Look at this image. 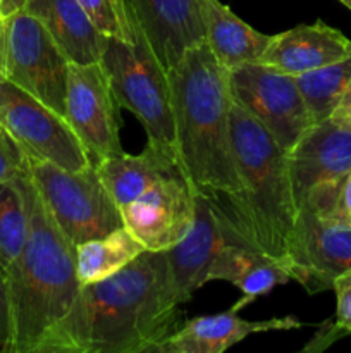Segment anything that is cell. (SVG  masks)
<instances>
[{"label":"cell","mask_w":351,"mask_h":353,"mask_svg":"<svg viewBox=\"0 0 351 353\" xmlns=\"http://www.w3.org/2000/svg\"><path fill=\"white\" fill-rule=\"evenodd\" d=\"M181 319L165 250H145L116 274L81 286L36 353H155Z\"/></svg>","instance_id":"cell-1"},{"label":"cell","mask_w":351,"mask_h":353,"mask_svg":"<svg viewBox=\"0 0 351 353\" xmlns=\"http://www.w3.org/2000/svg\"><path fill=\"white\" fill-rule=\"evenodd\" d=\"M167 76L179 171L195 193L212 202L236 196L243 181L233 145L229 71L200 43L189 48Z\"/></svg>","instance_id":"cell-2"},{"label":"cell","mask_w":351,"mask_h":353,"mask_svg":"<svg viewBox=\"0 0 351 353\" xmlns=\"http://www.w3.org/2000/svg\"><path fill=\"white\" fill-rule=\"evenodd\" d=\"M16 181L26 202L28 236L6 271L10 307L6 353H36L45 336L67 316L81 285L76 245L54 223L30 174Z\"/></svg>","instance_id":"cell-3"},{"label":"cell","mask_w":351,"mask_h":353,"mask_svg":"<svg viewBox=\"0 0 351 353\" xmlns=\"http://www.w3.org/2000/svg\"><path fill=\"white\" fill-rule=\"evenodd\" d=\"M231 128L243 190L212 203L233 243L248 245L282 262L298 212L288 154L236 100L231 107Z\"/></svg>","instance_id":"cell-4"},{"label":"cell","mask_w":351,"mask_h":353,"mask_svg":"<svg viewBox=\"0 0 351 353\" xmlns=\"http://www.w3.org/2000/svg\"><path fill=\"white\" fill-rule=\"evenodd\" d=\"M114 100L140 119L150 143L176 157L174 116L169 76L147 41L107 37L102 59ZM178 161V159H176Z\"/></svg>","instance_id":"cell-5"},{"label":"cell","mask_w":351,"mask_h":353,"mask_svg":"<svg viewBox=\"0 0 351 353\" xmlns=\"http://www.w3.org/2000/svg\"><path fill=\"white\" fill-rule=\"evenodd\" d=\"M28 174L54 223L74 245L124 226L119 207L93 164L67 171L28 157Z\"/></svg>","instance_id":"cell-6"},{"label":"cell","mask_w":351,"mask_h":353,"mask_svg":"<svg viewBox=\"0 0 351 353\" xmlns=\"http://www.w3.org/2000/svg\"><path fill=\"white\" fill-rule=\"evenodd\" d=\"M296 207L334 217L344 179L351 172V119L336 112L312 124L288 152Z\"/></svg>","instance_id":"cell-7"},{"label":"cell","mask_w":351,"mask_h":353,"mask_svg":"<svg viewBox=\"0 0 351 353\" xmlns=\"http://www.w3.org/2000/svg\"><path fill=\"white\" fill-rule=\"evenodd\" d=\"M69 59L26 10L0 19V74L65 119Z\"/></svg>","instance_id":"cell-8"},{"label":"cell","mask_w":351,"mask_h":353,"mask_svg":"<svg viewBox=\"0 0 351 353\" xmlns=\"http://www.w3.org/2000/svg\"><path fill=\"white\" fill-rule=\"evenodd\" d=\"M0 123L24 154L67 171L92 164L67 121L0 74Z\"/></svg>","instance_id":"cell-9"},{"label":"cell","mask_w":351,"mask_h":353,"mask_svg":"<svg viewBox=\"0 0 351 353\" xmlns=\"http://www.w3.org/2000/svg\"><path fill=\"white\" fill-rule=\"evenodd\" d=\"M282 264L310 295L329 292L351 269V223L299 207Z\"/></svg>","instance_id":"cell-10"},{"label":"cell","mask_w":351,"mask_h":353,"mask_svg":"<svg viewBox=\"0 0 351 353\" xmlns=\"http://www.w3.org/2000/svg\"><path fill=\"white\" fill-rule=\"evenodd\" d=\"M234 100L248 110L288 154L313 124L295 76L262 62L229 71Z\"/></svg>","instance_id":"cell-11"},{"label":"cell","mask_w":351,"mask_h":353,"mask_svg":"<svg viewBox=\"0 0 351 353\" xmlns=\"http://www.w3.org/2000/svg\"><path fill=\"white\" fill-rule=\"evenodd\" d=\"M65 121L93 165L124 154L116 119V100L102 62L69 64Z\"/></svg>","instance_id":"cell-12"},{"label":"cell","mask_w":351,"mask_h":353,"mask_svg":"<svg viewBox=\"0 0 351 353\" xmlns=\"http://www.w3.org/2000/svg\"><path fill=\"white\" fill-rule=\"evenodd\" d=\"M195 196L182 172H172L120 209L123 223L147 250H167L191 230Z\"/></svg>","instance_id":"cell-13"},{"label":"cell","mask_w":351,"mask_h":353,"mask_svg":"<svg viewBox=\"0 0 351 353\" xmlns=\"http://www.w3.org/2000/svg\"><path fill=\"white\" fill-rule=\"evenodd\" d=\"M134 34L141 37L165 72L189 48L205 43L202 0H124Z\"/></svg>","instance_id":"cell-14"},{"label":"cell","mask_w":351,"mask_h":353,"mask_svg":"<svg viewBox=\"0 0 351 353\" xmlns=\"http://www.w3.org/2000/svg\"><path fill=\"white\" fill-rule=\"evenodd\" d=\"M227 243L233 241L215 205L205 195L196 193L191 230L178 245L165 250L172 293L179 305L189 302L193 293L206 285L210 265Z\"/></svg>","instance_id":"cell-15"},{"label":"cell","mask_w":351,"mask_h":353,"mask_svg":"<svg viewBox=\"0 0 351 353\" xmlns=\"http://www.w3.org/2000/svg\"><path fill=\"white\" fill-rule=\"evenodd\" d=\"M248 303L250 300L243 299L226 312L193 317L165 338L155 348V353H222L251 334L299 330L305 326L292 316L265 321L241 319L237 310Z\"/></svg>","instance_id":"cell-16"},{"label":"cell","mask_w":351,"mask_h":353,"mask_svg":"<svg viewBox=\"0 0 351 353\" xmlns=\"http://www.w3.org/2000/svg\"><path fill=\"white\" fill-rule=\"evenodd\" d=\"M346 57H351L350 38L336 28L317 21L313 24H298L288 31L270 34V41L260 62L286 74L298 76Z\"/></svg>","instance_id":"cell-17"},{"label":"cell","mask_w":351,"mask_h":353,"mask_svg":"<svg viewBox=\"0 0 351 353\" xmlns=\"http://www.w3.org/2000/svg\"><path fill=\"white\" fill-rule=\"evenodd\" d=\"M24 10L43 24L69 62H100L107 37L78 0H28Z\"/></svg>","instance_id":"cell-18"},{"label":"cell","mask_w":351,"mask_h":353,"mask_svg":"<svg viewBox=\"0 0 351 353\" xmlns=\"http://www.w3.org/2000/svg\"><path fill=\"white\" fill-rule=\"evenodd\" d=\"M109 195L119 207L129 205L141 193L179 171L178 161L171 152L148 141L141 154L129 155L124 152L117 157H109L95 164Z\"/></svg>","instance_id":"cell-19"},{"label":"cell","mask_w":351,"mask_h":353,"mask_svg":"<svg viewBox=\"0 0 351 353\" xmlns=\"http://www.w3.org/2000/svg\"><path fill=\"white\" fill-rule=\"evenodd\" d=\"M205 45L227 71L260 62L270 34L251 28L220 0H202Z\"/></svg>","instance_id":"cell-20"},{"label":"cell","mask_w":351,"mask_h":353,"mask_svg":"<svg viewBox=\"0 0 351 353\" xmlns=\"http://www.w3.org/2000/svg\"><path fill=\"white\" fill-rule=\"evenodd\" d=\"M209 281L231 283L243 292L244 299L253 302L275 286L289 283L291 278L277 259L248 245L227 243L210 265L206 274Z\"/></svg>","instance_id":"cell-21"},{"label":"cell","mask_w":351,"mask_h":353,"mask_svg":"<svg viewBox=\"0 0 351 353\" xmlns=\"http://www.w3.org/2000/svg\"><path fill=\"white\" fill-rule=\"evenodd\" d=\"M145 250V245L126 226L117 228L105 236L76 245L79 285H92L116 274Z\"/></svg>","instance_id":"cell-22"},{"label":"cell","mask_w":351,"mask_h":353,"mask_svg":"<svg viewBox=\"0 0 351 353\" xmlns=\"http://www.w3.org/2000/svg\"><path fill=\"white\" fill-rule=\"evenodd\" d=\"M351 79V57L295 76L313 124L336 112Z\"/></svg>","instance_id":"cell-23"},{"label":"cell","mask_w":351,"mask_h":353,"mask_svg":"<svg viewBox=\"0 0 351 353\" xmlns=\"http://www.w3.org/2000/svg\"><path fill=\"white\" fill-rule=\"evenodd\" d=\"M28 236V210L19 183L0 181V269L6 274Z\"/></svg>","instance_id":"cell-24"},{"label":"cell","mask_w":351,"mask_h":353,"mask_svg":"<svg viewBox=\"0 0 351 353\" xmlns=\"http://www.w3.org/2000/svg\"><path fill=\"white\" fill-rule=\"evenodd\" d=\"M78 2L85 7L95 26L105 37L119 38L124 41L136 40L124 0H78Z\"/></svg>","instance_id":"cell-25"},{"label":"cell","mask_w":351,"mask_h":353,"mask_svg":"<svg viewBox=\"0 0 351 353\" xmlns=\"http://www.w3.org/2000/svg\"><path fill=\"white\" fill-rule=\"evenodd\" d=\"M28 174V155L0 123V181H14Z\"/></svg>","instance_id":"cell-26"},{"label":"cell","mask_w":351,"mask_h":353,"mask_svg":"<svg viewBox=\"0 0 351 353\" xmlns=\"http://www.w3.org/2000/svg\"><path fill=\"white\" fill-rule=\"evenodd\" d=\"M334 293H336V323L332 331L337 338L351 333V269L339 276L334 281Z\"/></svg>","instance_id":"cell-27"},{"label":"cell","mask_w":351,"mask_h":353,"mask_svg":"<svg viewBox=\"0 0 351 353\" xmlns=\"http://www.w3.org/2000/svg\"><path fill=\"white\" fill-rule=\"evenodd\" d=\"M10 340V307L6 274L0 269V352L6 353Z\"/></svg>","instance_id":"cell-28"},{"label":"cell","mask_w":351,"mask_h":353,"mask_svg":"<svg viewBox=\"0 0 351 353\" xmlns=\"http://www.w3.org/2000/svg\"><path fill=\"white\" fill-rule=\"evenodd\" d=\"M334 217H339V219L350 221L351 223V172L348 174V178L344 179L343 183V188H341L339 199H337Z\"/></svg>","instance_id":"cell-29"},{"label":"cell","mask_w":351,"mask_h":353,"mask_svg":"<svg viewBox=\"0 0 351 353\" xmlns=\"http://www.w3.org/2000/svg\"><path fill=\"white\" fill-rule=\"evenodd\" d=\"M26 2L28 0H0V19H7L16 12L24 10Z\"/></svg>","instance_id":"cell-30"},{"label":"cell","mask_w":351,"mask_h":353,"mask_svg":"<svg viewBox=\"0 0 351 353\" xmlns=\"http://www.w3.org/2000/svg\"><path fill=\"white\" fill-rule=\"evenodd\" d=\"M336 110L346 114V116L351 119V79H350V85H348V88H346V93H344L343 100H341L339 107H337Z\"/></svg>","instance_id":"cell-31"},{"label":"cell","mask_w":351,"mask_h":353,"mask_svg":"<svg viewBox=\"0 0 351 353\" xmlns=\"http://www.w3.org/2000/svg\"><path fill=\"white\" fill-rule=\"evenodd\" d=\"M339 2H341V3H344V6H346L348 9L351 10V0H339Z\"/></svg>","instance_id":"cell-32"}]
</instances>
